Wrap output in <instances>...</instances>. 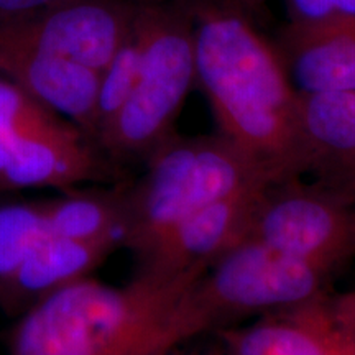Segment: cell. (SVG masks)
Wrapping results in <instances>:
<instances>
[{"label":"cell","mask_w":355,"mask_h":355,"mask_svg":"<svg viewBox=\"0 0 355 355\" xmlns=\"http://www.w3.org/2000/svg\"><path fill=\"white\" fill-rule=\"evenodd\" d=\"M0 76L73 122L94 144L101 73L64 58L0 42Z\"/></svg>","instance_id":"obj_12"},{"label":"cell","mask_w":355,"mask_h":355,"mask_svg":"<svg viewBox=\"0 0 355 355\" xmlns=\"http://www.w3.org/2000/svg\"><path fill=\"white\" fill-rule=\"evenodd\" d=\"M141 60H144V25H141V6H139L130 32L101 73L96 105L94 145L104 128L109 125L130 96L139 79Z\"/></svg>","instance_id":"obj_16"},{"label":"cell","mask_w":355,"mask_h":355,"mask_svg":"<svg viewBox=\"0 0 355 355\" xmlns=\"http://www.w3.org/2000/svg\"><path fill=\"white\" fill-rule=\"evenodd\" d=\"M58 0H0V21L33 13Z\"/></svg>","instance_id":"obj_19"},{"label":"cell","mask_w":355,"mask_h":355,"mask_svg":"<svg viewBox=\"0 0 355 355\" xmlns=\"http://www.w3.org/2000/svg\"><path fill=\"white\" fill-rule=\"evenodd\" d=\"M331 272L243 239L206 266L184 291L180 318L189 339L229 322L301 303L324 290Z\"/></svg>","instance_id":"obj_4"},{"label":"cell","mask_w":355,"mask_h":355,"mask_svg":"<svg viewBox=\"0 0 355 355\" xmlns=\"http://www.w3.org/2000/svg\"><path fill=\"white\" fill-rule=\"evenodd\" d=\"M273 184H252L204 206L141 257L139 270L178 275L206 268L247 237L261 199Z\"/></svg>","instance_id":"obj_10"},{"label":"cell","mask_w":355,"mask_h":355,"mask_svg":"<svg viewBox=\"0 0 355 355\" xmlns=\"http://www.w3.org/2000/svg\"><path fill=\"white\" fill-rule=\"evenodd\" d=\"M44 234L48 232L43 202L0 206V285L12 277Z\"/></svg>","instance_id":"obj_17"},{"label":"cell","mask_w":355,"mask_h":355,"mask_svg":"<svg viewBox=\"0 0 355 355\" xmlns=\"http://www.w3.org/2000/svg\"><path fill=\"white\" fill-rule=\"evenodd\" d=\"M279 51L301 94L355 92V17L290 24Z\"/></svg>","instance_id":"obj_13"},{"label":"cell","mask_w":355,"mask_h":355,"mask_svg":"<svg viewBox=\"0 0 355 355\" xmlns=\"http://www.w3.org/2000/svg\"><path fill=\"white\" fill-rule=\"evenodd\" d=\"M145 162L144 176L125 188L122 247L137 260L207 204L252 184H277L263 166L220 133H173Z\"/></svg>","instance_id":"obj_3"},{"label":"cell","mask_w":355,"mask_h":355,"mask_svg":"<svg viewBox=\"0 0 355 355\" xmlns=\"http://www.w3.org/2000/svg\"><path fill=\"white\" fill-rule=\"evenodd\" d=\"M220 332L229 355H355V291L324 290Z\"/></svg>","instance_id":"obj_9"},{"label":"cell","mask_w":355,"mask_h":355,"mask_svg":"<svg viewBox=\"0 0 355 355\" xmlns=\"http://www.w3.org/2000/svg\"><path fill=\"white\" fill-rule=\"evenodd\" d=\"M107 175L79 127L0 76V191L73 189Z\"/></svg>","instance_id":"obj_6"},{"label":"cell","mask_w":355,"mask_h":355,"mask_svg":"<svg viewBox=\"0 0 355 355\" xmlns=\"http://www.w3.org/2000/svg\"><path fill=\"white\" fill-rule=\"evenodd\" d=\"M144 60L128 99L96 145L115 159H146L173 135V125L196 83L194 35L184 13L141 6Z\"/></svg>","instance_id":"obj_5"},{"label":"cell","mask_w":355,"mask_h":355,"mask_svg":"<svg viewBox=\"0 0 355 355\" xmlns=\"http://www.w3.org/2000/svg\"><path fill=\"white\" fill-rule=\"evenodd\" d=\"M291 24H319L355 17V0H288Z\"/></svg>","instance_id":"obj_18"},{"label":"cell","mask_w":355,"mask_h":355,"mask_svg":"<svg viewBox=\"0 0 355 355\" xmlns=\"http://www.w3.org/2000/svg\"><path fill=\"white\" fill-rule=\"evenodd\" d=\"M115 248V242H84L44 234L0 285V304L24 313L60 288L89 277Z\"/></svg>","instance_id":"obj_14"},{"label":"cell","mask_w":355,"mask_h":355,"mask_svg":"<svg viewBox=\"0 0 355 355\" xmlns=\"http://www.w3.org/2000/svg\"><path fill=\"white\" fill-rule=\"evenodd\" d=\"M46 232L84 242H115L122 247L125 186L114 189H68L43 201Z\"/></svg>","instance_id":"obj_15"},{"label":"cell","mask_w":355,"mask_h":355,"mask_svg":"<svg viewBox=\"0 0 355 355\" xmlns=\"http://www.w3.org/2000/svg\"><path fill=\"white\" fill-rule=\"evenodd\" d=\"M139 6L125 0H58L0 21V42L60 56L102 73L130 32Z\"/></svg>","instance_id":"obj_8"},{"label":"cell","mask_w":355,"mask_h":355,"mask_svg":"<svg viewBox=\"0 0 355 355\" xmlns=\"http://www.w3.org/2000/svg\"><path fill=\"white\" fill-rule=\"evenodd\" d=\"M245 239L334 273L355 255V206L300 180L273 184Z\"/></svg>","instance_id":"obj_7"},{"label":"cell","mask_w":355,"mask_h":355,"mask_svg":"<svg viewBox=\"0 0 355 355\" xmlns=\"http://www.w3.org/2000/svg\"><path fill=\"white\" fill-rule=\"evenodd\" d=\"M202 270H139L123 286L89 277L69 283L21 313L10 355H170L189 340L180 301Z\"/></svg>","instance_id":"obj_2"},{"label":"cell","mask_w":355,"mask_h":355,"mask_svg":"<svg viewBox=\"0 0 355 355\" xmlns=\"http://www.w3.org/2000/svg\"><path fill=\"white\" fill-rule=\"evenodd\" d=\"M301 127L303 176L355 206V92L301 94Z\"/></svg>","instance_id":"obj_11"},{"label":"cell","mask_w":355,"mask_h":355,"mask_svg":"<svg viewBox=\"0 0 355 355\" xmlns=\"http://www.w3.org/2000/svg\"><path fill=\"white\" fill-rule=\"evenodd\" d=\"M196 83L219 133L277 183L303 178L301 94L277 53L230 8L196 6Z\"/></svg>","instance_id":"obj_1"},{"label":"cell","mask_w":355,"mask_h":355,"mask_svg":"<svg viewBox=\"0 0 355 355\" xmlns=\"http://www.w3.org/2000/svg\"><path fill=\"white\" fill-rule=\"evenodd\" d=\"M257 2H260V0H198V6L230 8V10H237L243 13V8L254 7Z\"/></svg>","instance_id":"obj_20"}]
</instances>
